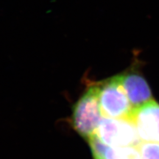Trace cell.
<instances>
[{
	"label": "cell",
	"instance_id": "cell-1",
	"mask_svg": "<svg viewBox=\"0 0 159 159\" xmlns=\"http://www.w3.org/2000/svg\"><path fill=\"white\" fill-rule=\"evenodd\" d=\"M102 118L99 100V85H94L87 89L73 108V128L80 136L89 140L96 134Z\"/></svg>",
	"mask_w": 159,
	"mask_h": 159
},
{
	"label": "cell",
	"instance_id": "cell-5",
	"mask_svg": "<svg viewBox=\"0 0 159 159\" xmlns=\"http://www.w3.org/2000/svg\"><path fill=\"white\" fill-rule=\"evenodd\" d=\"M135 65L134 68L119 75L121 84L134 108L153 99L148 82L136 70Z\"/></svg>",
	"mask_w": 159,
	"mask_h": 159
},
{
	"label": "cell",
	"instance_id": "cell-6",
	"mask_svg": "<svg viewBox=\"0 0 159 159\" xmlns=\"http://www.w3.org/2000/svg\"><path fill=\"white\" fill-rule=\"evenodd\" d=\"M94 159H140L139 146L115 148L104 144L94 135L89 139Z\"/></svg>",
	"mask_w": 159,
	"mask_h": 159
},
{
	"label": "cell",
	"instance_id": "cell-3",
	"mask_svg": "<svg viewBox=\"0 0 159 159\" xmlns=\"http://www.w3.org/2000/svg\"><path fill=\"white\" fill-rule=\"evenodd\" d=\"M95 135L104 144L115 148L138 147L142 143L135 125L130 118L103 117Z\"/></svg>",
	"mask_w": 159,
	"mask_h": 159
},
{
	"label": "cell",
	"instance_id": "cell-7",
	"mask_svg": "<svg viewBox=\"0 0 159 159\" xmlns=\"http://www.w3.org/2000/svg\"><path fill=\"white\" fill-rule=\"evenodd\" d=\"M140 159H159V144L142 142L139 146Z\"/></svg>",
	"mask_w": 159,
	"mask_h": 159
},
{
	"label": "cell",
	"instance_id": "cell-4",
	"mask_svg": "<svg viewBox=\"0 0 159 159\" xmlns=\"http://www.w3.org/2000/svg\"><path fill=\"white\" fill-rule=\"evenodd\" d=\"M130 119L142 142L159 144V104L154 99L134 108Z\"/></svg>",
	"mask_w": 159,
	"mask_h": 159
},
{
	"label": "cell",
	"instance_id": "cell-2",
	"mask_svg": "<svg viewBox=\"0 0 159 159\" xmlns=\"http://www.w3.org/2000/svg\"><path fill=\"white\" fill-rule=\"evenodd\" d=\"M99 85V100L103 117L130 118L134 108L121 84L119 75Z\"/></svg>",
	"mask_w": 159,
	"mask_h": 159
}]
</instances>
